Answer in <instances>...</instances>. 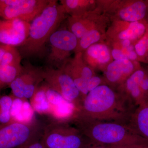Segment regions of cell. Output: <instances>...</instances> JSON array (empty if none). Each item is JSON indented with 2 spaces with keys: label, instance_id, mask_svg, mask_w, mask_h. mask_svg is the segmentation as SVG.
<instances>
[{
  "label": "cell",
  "instance_id": "cell-31",
  "mask_svg": "<svg viewBox=\"0 0 148 148\" xmlns=\"http://www.w3.org/2000/svg\"><path fill=\"white\" fill-rule=\"evenodd\" d=\"M5 49L4 46L3 45H0V69L2 66V61L3 55L4 53Z\"/></svg>",
  "mask_w": 148,
  "mask_h": 148
},
{
  "label": "cell",
  "instance_id": "cell-19",
  "mask_svg": "<svg viewBox=\"0 0 148 148\" xmlns=\"http://www.w3.org/2000/svg\"><path fill=\"white\" fill-rule=\"evenodd\" d=\"M128 125L136 134L148 140V100L136 108Z\"/></svg>",
  "mask_w": 148,
  "mask_h": 148
},
{
  "label": "cell",
  "instance_id": "cell-27",
  "mask_svg": "<svg viewBox=\"0 0 148 148\" xmlns=\"http://www.w3.org/2000/svg\"><path fill=\"white\" fill-rule=\"evenodd\" d=\"M140 88L146 101L148 100V70L147 69V72L145 77L141 81L140 84Z\"/></svg>",
  "mask_w": 148,
  "mask_h": 148
},
{
  "label": "cell",
  "instance_id": "cell-5",
  "mask_svg": "<svg viewBox=\"0 0 148 148\" xmlns=\"http://www.w3.org/2000/svg\"><path fill=\"white\" fill-rule=\"evenodd\" d=\"M44 126L36 121L0 125V148H26L41 138Z\"/></svg>",
  "mask_w": 148,
  "mask_h": 148
},
{
  "label": "cell",
  "instance_id": "cell-35",
  "mask_svg": "<svg viewBox=\"0 0 148 148\" xmlns=\"http://www.w3.org/2000/svg\"><path fill=\"white\" fill-rule=\"evenodd\" d=\"M1 9H0V16H1Z\"/></svg>",
  "mask_w": 148,
  "mask_h": 148
},
{
  "label": "cell",
  "instance_id": "cell-1",
  "mask_svg": "<svg viewBox=\"0 0 148 148\" xmlns=\"http://www.w3.org/2000/svg\"><path fill=\"white\" fill-rule=\"evenodd\" d=\"M136 108L119 90L108 84H103L88 92L75 118L114 122L128 125Z\"/></svg>",
  "mask_w": 148,
  "mask_h": 148
},
{
  "label": "cell",
  "instance_id": "cell-21",
  "mask_svg": "<svg viewBox=\"0 0 148 148\" xmlns=\"http://www.w3.org/2000/svg\"><path fill=\"white\" fill-rule=\"evenodd\" d=\"M106 27L95 28L86 32L80 39L78 40V44L75 49V53L83 52L90 46L97 43L102 42L106 38Z\"/></svg>",
  "mask_w": 148,
  "mask_h": 148
},
{
  "label": "cell",
  "instance_id": "cell-10",
  "mask_svg": "<svg viewBox=\"0 0 148 148\" xmlns=\"http://www.w3.org/2000/svg\"><path fill=\"white\" fill-rule=\"evenodd\" d=\"M43 81V69L28 64L23 66L21 73L9 87L15 98L27 100L32 97Z\"/></svg>",
  "mask_w": 148,
  "mask_h": 148
},
{
  "label": "cell",
  "instance_id": "cell-23",
  "mask_svg": "<svg viewBox=\"0 0 148 148\" xmlns=\"http://www.w3.org/2000/svg\"><path fill=\"white\" fill-rule=\"evenodd\" d=\"M23 66L20 65L3 66L0 69V91L10 85L20 74Z\"/></svg>",
  "mask_w": 148,
  "mask_h": 148
},
{
  "label": "cell",
  "instance_id": "cell-15",
  "mask_svg": "<svg viewBox=\"0 0 148 148\" xmlns=\"http://www.w3.org/2000/svg\"><path fill=\"white\" fill-rule=\"evenodd\" d=\"M44 88L50 105L49 116L51 121L71 123L76 116L78 110L47 85H45Z\"/></svg>",
  "mask_w": 148,
  "mask_h": 148
},
{
  "label": "cell",
  "instance_id": "cell-9",
  "mask_svg": "<svg viewBox=\"0 0 148 148\" xmlns=\"http://www.w3.org/2000/svg\"><path fill=\"white\" fill-rule=\"evenodd\" d=\"M49 42L50 50L47 58L50 67L60 68L69 60L71 52L74 51L78 44V39L69 30L56 31L51 36Z\"/></svg>",
  "mask_w": 148,
  "mask_h": 148
},
{
  "label": "cell",
  "instance_id": "cell-18",
  "mask_svg": "<svg viewBox=\"0 0 148 148\" xmlns=\"http://www.w3.org/2000/svg\"><path fill=\"white\" fill-rule=\"evenodd\" d=\"M147 69L141 67L136 70L116 90L123 94L136 107L146 101L140 88V84Z\"/></svg>",
  "mask_w": 148,
  "mask_h": 148
},
{
  "label": "cell",
  "instance_id": "cell-12",
  "mask_svg": "<svg viewBox=\"0 0 148 148\" xmlns=\"http://www.w3.org/2000/svg\"><path fill=\"white\" fill-rule=\"evenodd\" d=\"M30 23L19 19L0 20V45L20 47L28 38Z\"/></svg>",
  "mask_w": 148,
  "mask_h": 148
},
{
  "label": "cell",
  "instance_id": "cell-6",
  "mask_svg": "<svg viewBox=\"0 0 148 148\" xmlns=\"http://www.w3.org/2000/svg\"><path fill=\"white\" fill-rule=\"evenodd\" d=\"M99 5L113 21L132 23L148 19V1H99Z\"/></svg>",
  "mask_w": 148,
  "mask_h": 148
},
{
  "label": "cell",
  "instance_id": "cell-13",
  "mask_svg": "<svg viewBox=\"0 0 148 148\" xmlns=\"http://www.w3.org/2000/svg\"><path fill=\"white\" fill-rule=\"evenodd\" d=\"M63 66L79 90L83 101L88 94V83L91 77L95 75V71L84 60L82 52L75 53L73 58L68 60Z\"/></svg>",
  "mask_w": 148,
  "mask_h": 148
},
{
  "label": "cell",
  "instance_id": "cell-32",
  "mask_svg": "<svg viewBox=\"0 0 148 148\" xmlns=\"http://www.w3.org/2000/svg\"><path fill=\"white\" fill-rule=\"evenodd\" d=\"M139 146H111V148H135Z\"/></svg>",
  "mask_w": 148,
  "mask_h": 148
},
{
  "label": "cell",
  "instance_id": "cell-24",
  "mask_svg": "<svg viewBox=\"0 0 148 148\" xmlns=\"http://www.w3.org/2000/svg\"><path fill=\"white\" fill-rule=\"evenodd\" d=\"M15 97L13 95H0V125H7L14 122L11 110Z\"/></svg>",
  "mask_w": 148,
  "mask_h": 148
},
{
  "label": "cell",
  "instance_id": "cell-26",
  "mask_svg": "<svg viewBox=\"0 0 148 148\" xmlns=\"http://www.w3.org/2000/svg\"><path fill=\"white\" fill-rule=\"evenodd\" d=\"M106 84L104 78L98 76H93L88 82L87 85V90L88 92L95 89L102 85Z\"/></svg>",
  "mask_w": 148,
  "mask_h": 148
},
{
  "label": "cell",
  "instance_id": "cell-4",
  "mask_svg": "<svg viewBox=\"0 0 148 148\" xmlns=\"http://www.w3.org/2000/svg\"><path fill=\"white\" fill-rule=\"evenodd\" d=\"M41 140L47 148H83L89 142L71 123L52 121L45 125Z\"/></svg>",
  "mask_w": 148,
  "mask_h": 148
},
{
  "label": "cell",
  "instance_id": "cell-16",
  "mask_svg": "<svg viewBox=\"0 0 148 148\" xmlns=\"http://www.w3.org/2000/svg\"><path fill=\"white\" fill-rule=\"evenodd\" d=\"M139 62L129 59L114 60L104 71L106 84L116 90L136 70L141 68Z\"/></svg>",
  "mask_w": 148,
  "mask_h": 148
},
{
  "label": "cell",
  "instance_id": "cell-2",
  "mask_svg": "<svg viewBox=\"0 0 148 148\" xmlns=\"http://www.w3.org/2000/svg\"><path fill=\"white\" fill-rule=\"evenodd\" d=\"M71 124L93 143L109 146H148V140L127 125L82 118H76Z\"/></svg>",
  "mask_w": 148,
  "mask_h": 148
},
{
  "label": "cell",
  "instance_id": "cell-25",
  "mask_svg": "<svg viewBox=\"0 0 148 148\" xmlns=\"http://www.w3.org/2000/svg\"><path fill=\"white\" fill-rule=\"evenodd\" d=\"M148 29L145 36L138 41L134 45L135 50L138 56V62L148 63L147 38Z\"/></svg>",
  "mask_w": 148,
  "mask_h": 148
},
{
  "label": "cell",
  "instance_id": "cell-8",
  "mask_svg": "<svg viewBox=\"0 0 148 148\" xmlns=\"http://www.w3.org/2000/svg\"><path fill=\"white\" fill-rule=\"evenodd\" d=\"M51 0H0L1 16L5 20L19 19L31 23Z\"/></svg>",
  "mask_w": 148,
  "mask_h": 148
},
{
  "label": "cell",
  "instance_id": "cell-14",
  "mask_svg": "<svg viewBox=\"0 0 148 148\" xmlns=\"http://www.w3.org/2000/svg\"><path fill=\"white\" fill-rule=\"evenodd\" d=\"M100 8L92 11L77 15L71 16L68 18L69 30L79 40L85 33L95 28L106 27L109 18Z\"/></svg>",
  "mask_w": 148,
  "mask_h": 148
},
{
  "label": "cell",
  "instance_id": "cell-33",
  "mask_svg": "<svg viewBox=\"0 0 148 148\" xmlns=\"http://www.w3.org/2000/svg\"><path fill=\"white\" fill-rule=\"evenodd\" d=\"M135 148H148V146H139Z\"/></svg>",
  "mask_w": 148,
  "mask_h": 148
},
{
  "label": "cell",
  "instance_id": "cell-17",
  "mask_svg": "<svg viewBox=\"0 0 148 148\" xmlns=\"http://www.w3.org/2000/svg\"><path fill=\"white\" fill-rule=\"evenodd\" d=\"M82 53L84 60L94 71L99 70L104 71L112 61L110 49L103 42L92 45Z\"/></svg>",
  "mask_w": 148,
  "mask_h": 148
},
{
  "label": "cell",
  "instance_id": "cell-29",
  "mask_svg": "<svg viewBox=\"0 0 148 148\" xmlns=\"http://www.w3.org/2000/svg\"><path fill=\"white\" fill-rule=\"evenodd\" d=\"M83 148H111V146L101 145L89 141V143H88Z\"/></svg>",
  "mask_w": 148,
  "mask_h": 148
},
{
  "label": "cell",
  "instance_id": "cell-34",
  "mask_svg": "<svg viewBox=\"0 0 148 148\" xmlns=\"http://www.w3.org/2000/svg\"><path fill=\"white\" fill-rule=\"evenodd\" d=\"M147 46H148V36L147 38Z\"/></svg>",
  "mask_w": 148,
  "mask_h": 148
},
{
  "label": "cell",
  "instance_id": "cell-30",
  "mask_svg": "<svg viewBox=\"0 0 148 148\" xmlns=\"http://www.w3.org/2000/svg\"><path fill=\"white\" fill-rule=\"evenodd\" d=\"M26 148H47L46 147L42 141L41 138L40 140H36L34 143L30 144L29 146Z\"/></svg>",
  "mask_w": 148,
  "mask_h": 148
},
{
  "label": "cell",
  "instance_id": "cell-20",
  "mask_svg": "<svg viewBox=\"0 0 148 148\" xmlns=\"http://www.w3.org/2000/svg\"><path fill=\"white\" fill-rule=\"evenodd\" d=\"M61 5L66 14L71 16L82 15L99 8L98 1L85 0H61Z\"/></svg>",
  "mask_w": 148,
  "mask_h": 148
},
{
  "label": "cell",
  "instance_id": "cell-11",
  "mask_svg": "<svg viewBox=\"0 0 148 148\" xmlns=\"http://www.w3.org/2000/svg\"><path fill=\"white\" fill-rule=\"evenodd\" d=\"M148 29V19L132 23L114 21L112 26L106 32V38L114 44L128 40L135 45L145 36Z\"/></svg>",
  "mask_w": 148,
  "mask_h": 148
},
{
  "label": "cell",
  "instance_id": "cell-7",
  "mask_svg": "<svg viewBox=\"0 0 148 148\" xmlns=\"http://www.w3.org/2000/svg\"><path fill=\"white\" fill-rule=\"evenodd\" d=\"M44 81L66 101L79 110L82 99L79 90L64 66L60 68L47 67L43 69Z\"/></svg>",
  "mask_w": 148,
  "mask_h": 148
},
{
  "label": "cell",
  "instance_id": "cell-3",
  "mask_svg": "<svg viewBox=\"0 0 148 148\" xmlns=\"http://www.w3.org/2000/svg\"><path fill=\"white\" fill-rule=\"evenodd\" d=\"M66 14L57 1L51 0L48 5L30 23L29 37L19 47L21 56L33 57L42 53L51 36L66 18Z\"/></svg>",
  "mask_w": 148,
  "mask_h": 148
},
{
  "label": "cell",
  "instance_id": "cell-22",
  "mask_svg": "<svg viewBox=\"0 0 148 148\" xmlns=\"http://www.w3.org/2000/svg\"><path fill=\"white\" fill-rule=\"evenodd\" d=\"M31 106L33 110L40 115L49 116L50 107L48 101L45 90L42 83L30 98Z\"/></svg>",
  "mask_w": 148,
  "mask_h": 148
},
{
  "label": "cell",
  "instance_id": "cell-28",
  "mask_svg": "<svg viewBox=\"0 0 148 148\" xmlns=\"http://www.w3.org/2000/svg\"><path fill=\"white\" fill-rule=\"evenodd\" d=\"M112 58L115 61L128 59L123 54L120 49L115 47L111 50Z\"/></svg>",
  "mask_w": 148,
  "mask_h": 148
}]
</instances>
